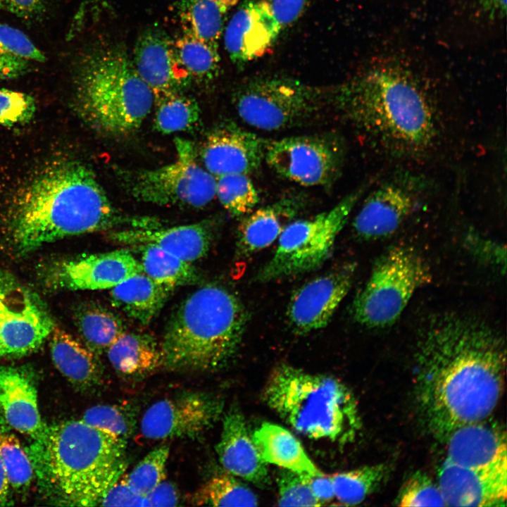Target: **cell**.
<instances>
[{
  "instance_id": "83f0119b",
  "label": "cell",
  "mask_w": 507,
  "mask_h": 507,
  "mask_svg": "<svg viewBox=\"0 0 507 507\" xmlns=\"http://www.w3.org/2000/svg\"><path fill=\"white\" fill-rule=\"evenodd\" d=\"M173 290L141 273L112 287L109 296L115 308L147 325L158 314Z\"/></svg>"
},
{
  "instance_id": "277c9868",
  "label": "cell",
  "mask_w": 507,
  "mask_h": 507,
  "mask_svg": "<svg viewBox=\"0 0 507 507\" xmlns=\"http://www.w3.org/2000/svg\"><path fill=\"white\" fill-rule=\"evenodd\" d=\"M126 447V439L80 419L46 425L26 451L51 503L94 506L124 472Z\"/></svg>"
},
{
  "instance_id": "bcb514c9",
  "label": "cell",
  "mask_w": 507,
  "mask_h": 507,
  "mask_svg": "<svg viewBox=\"0 0 507 507\" xmlns=\"http://www.w3.org/2000/svg\"><path fill=\"white\" fill-rule=\"evenodd\" d=\"M145 497L134 492L128 485L127 475L122 476L103 495L99 506H144Z\"/></svg>"
},
{
  "instance_id": "9f6ffc18",
  "label": "cell",
  "mask_w": 507,
  "mask_h": 507,
  "mask_svg": "<svg viewBox=\"0 0 507 507\" xmlns=\"http://www.w3.org/2000/svg\"><path fill=\"white\" fill-rule=\"evenodd\" d=\"M2 8H4V4H3L2 0H0V10H1Z\"/></svg>"
},
{
  "instance_id": "4316f807",
  "label": "cell",
  "mask_w": 507,
  "mask_h": 507,
  "mask_svg": "<svg viewBox=\"0 0 507 507\" xmlns=\"http://www.w3.org/2000/svg\"><path fill=\"white\" fill-rule=\"evenodd\" d=\"M50 335L51 358L61 373L80 389L98 386L103 373L98 354L60 328L54 327Z\"/></svg>"
},
{
  "instance_id": "b9f144b4",
  "label": "cell",
  "mask_w": 507,
  "mask_h": 507,
  "mask_svg": "<svg viewBox=\"0 0 507 507\" xmlns=\"http://www.w3.org/2000/svg\"><path fill=\"white\" fill-rule=\"evenodd\" d=\"M396 501L400 506H446L438 484L420 472L408 478Z\"/></svg>"
},
{
  "instance_id": "5b68a950",
  "label": "cell",
  "mask_w": 507,
  "mask_h": 507,
  "mask_svg": "<svg viewBox=\"0 0 507 507\" xmlns=\"http://www.w3.org/2000/svg\"><path fill=\"white\" fill-rule=\"evenodd\" d=\"M249 320L242 301L227 288L206 284L179 305L164 331L163 366L210 371L225 366L237 352Z\"/></svg>"
},
{
  "instance_id": "ee69618b",
  "label": "cell",
  "mask_w": 507,
  "mask_h": 507,
  "mask_svg": "<svg viewBox=\"0 0 507 507\" xmlns=\"http://www.w3.org/2000/svg\"><path fill=\"white\" fill-rule=\"evenodd\" d=\"M36 111L34 99L23 92L0 88V124L13 126L31 120Z\"/></svg>"
},
{
  "instance_id": "484cf974",
  "label": "cell",
  "mask_w": 507,
  "mask_h": 507,
  "mask_svg": "<svg viewBox=\"0 0 507 507\" xmlns=\"http://www.w3.org/2000/svg\"><path fill=\"white\" fill-rule=\"evenodd\" d=\"M304 203L303 196L291 195L248 213L237 228L238 254L248 256L273 244Z\"/></svg>"
},
{
  "instance_id": "7a4b0ae2",
  "label": "cell",
  "mask_w": 507,
  "mask_h": 507,
  "mask_svg": "<svg viewBox=\"0 0 507 507\" xmlns=\"http://www.w3.org/2000/svg\"><path fill=\"white\" fill-rule=\"evenodd\" d=\"M7 229L20 254L64 237L96 231L149 228L158 220L130 216L116 208L96 175L75 159L51 162L18 192Z\"/></svg>"
},
{
  "instance_id": "f6af8a7d",
  "label": "cell",
  "mask_w": 507,
  "mask_h": 507,
  "mask_svg": "<svg viewBox=\"0 0 507 507\" xmlns=\"http://www.w3.org/2000/svg\"><path fill=\"white\" fill-rule=\"evenodd\" d=\"M0 54L27 61L44 62L45 56L22 31L0 23Z\"/></svg>"
},
{
  "instance_id": "ac0fdd59",
  "label": "cell",
  "mask_w": 507,
  "mask_h": 507,
  "mask_svg": "<svg viewBox=\"0 0 507 507\" xmlns=\"http://www.w3.org/2000/svg\"><path fill=\"white\" fill-rule=\"evenodd\" d=\"M132 60L155 99L179 93L192 80L177 57L175 40L158 27L146 28L138 36Z\"/></svg>"
},
{
  "instance_id": "3957f363",
  "label": "cell",
  "mask_w": 507,
  "mask_h": 507,
  "mask_svg": "<svg viewBox=\"0 0 507 507\" xmlns=\"http://www.w3.org/2000/svg\"><path fill=\"white\" fill-rule=\"evenodd\" d=\"M332 101L393 155H422L439 136L433 102L411 76L394 67L369 69L334 91Z\"/></svg>"
},
{
  "instance_id": "f35d334b",
  "label": "cell",
  "mask_w": 507,
  "mask_h": 507,
  "mask_svg": "<svg viewBox=\"0 0 507 507\" xmlns=\"http://www.w3.org/2000/svg\"><path fill=\"white\" fill-rule=\"evenodd\" d=\"M215 197L237 217L251 213L259 201L258 192L248 175L240 173L215 177Z\"/></svg>"
},
{
  "instance_id": "603a6c76",
  "label": "cell",
  "mask_w": 507,
  "mask_h": 507,
  "mask_svg": "<svg viewBox=\"0 0 507 507\" xmlns=\"http://www.w3.org/2000/svg\"><path fill=\"white\" fill-rule=\"evenodd\" d=\"M34 375L27 368L0 365V413L14 430L37 438L44 430Z\"/></svg>"
},
{
  "instance_id": "c3c4849f",
  "label": "cell",
  "mask_w": 507,
  "mask_h": 507,
  "mask_svg": "<svg viewBox=\"0 0 507 507\" xmlns=\"http://www.w3.org/2000/svg\"><path fill=\"white\" fill-rule=\"evenodd\" d=\"M472 250L479 258L483 259L485 262L496 265L501 268L506 267V250L501 245L486 240L479 237H470L468 239Z\"/></svg>"
},
{
  "instance_id": "9a60e30c",
  "label": "cell",
  "mask_w": 507,
  "mask_h": 507,
  "mask_svg": "<svg viewBox=\"0 0 507 507\" xmlns=\"http://www.w3.org/2000/svg\"><path fill=\"white\" fill-rule=\"evenodd\" d=\"M221 400L204 392L189 391L158 401L142 416V434L151 439H194L219 418Z\"/></svg>"
},
{
  "instance_id": "6da1fadb",
  "label": "cell",
  "mask_w": 507,
  "mask_h": 507,
  "mask_svg": "<svg viewBox=\"0 0 507 507\" xmlns=\"http://www.w3.org/2000/svg\"><path fill=\"white\" fill-rule=\"evenodd\" d=\"M417 403L428 430L446 439L457 428L486 420L502 396L505 340L472 318H434L417 345Z\"/></svg>"
},
{
  "instance_id": "9c48e42d",
  "label": "cell",
  "mask_w": 507,
  "mask_h": 507,
  "mask_svg": "<svg viewBox=\"0 0 507 507\" xmlns=\"http://www.w3.org/2000/svg\"><path fill=\"white\" fill-rule=\"evenodd\" d=\"M364 192L365 187L359 188L328 211L289 223L278 237L273 255L256 274V280L268 282L320 267L330 256L338 234Z\"/></svg>"
},
{
  "instance_id": "681fc988",
  "label": "cell",
  "mask_w": 507,
  "mask_h": 507,
  "mask_svg": "<svg viewBox=\"0 0 507 507\" xmlns=\"http://www.w3.org/2000/svg\"><path fill=\"white\" fill-rule=\"evenodd\" d=\"M144 497V506H175L179 502L177 489L169 482H161Z\"/></svg>"
},
{
  "instance_id": "f907efd6",
  "label": "cell",
  "mask_w": 507,
  "mask_h": 507,
  "mask_svg": "<svg viewBox=\"0 0 507 507\" xmlns=\"http://www.w3.org/2000/svg\"><path fill=\"white\" fill-rule=\"evenodd\" d=\"M307 482L312 493L322 506L334 499L332 483L329 475L324 473L318 475H301Z\"/></svg>"
},
{
  "instance_id": "f1b7e54d",
  "label": "cell",
  "mask_w": 507,
  "mask_h": 507,
  "mask_svg": "<svg viewBox=\"0 0 507 507\" xmlns=\"http://www.w3.org/2000/svg\"><path fill=\"white\" fill-rule=\"evenodd\" d=\"M252 439L266 463L299 475L314 476L323 474L308 457L301 442L284 427L264 423L254 431Z\"/></svg>"
},
{
  "instance_id": "d590c367",
  "label": "cell",
  "mask_w": 507,
  "mask_h": 507,
  "mask_svg": "<svg viewBox=\"0 0 507 507\" xmlns=\"http://www.w3.org/2000/svg\"><path fill=\"white\" fill-rule=\"evenodd\" d=\"M156 101L158 102L154 126L162 134L191 130L200 120L201 111L197 101L180 92L156 98Z\"/></svg>"
},
{
  "instance_id": "30bf717a",
  "label": "cell",
  "mask_w": 507,
  "mask_h": 507,
  "mask_svg": "<svg viewBox=\"0 0 507 507\" xmlns=\"http://www.w3.org/2000/svg\"><path fill=\"white\" fill-rule=\"evenodd\" d=\"M176 159L154 169L118 172L125 190L135 199L165 206L202 208L215 197V177L201 166L192 142L177 138Z\"/></svg>"
},
{
  "instance_id": "db71d44e",
  "label": "cell",
  "mask_w": 507,
  "mask_h": 507,
  "mask_svg": "<svg viewBox=\"0 0 507 507\" xmlns=\"http://www.w3.org/2000/svg\"><path fill=\"white\" fill-rule=\"evenodd\" d=\"M11 489L6 471L0 458V506L12 504Z\"/></svg>"
},
{
  "instance_id": "52a82bcc",
  "label": "cell",
  "mask_w": 507,
  "mask_h": 507,
  "mask_svg": "<svg viewBox=\"0 0 507 507\" xmlns=\"http://www.w3.org/2000/svg\"><path fill=\"white\" fill-rule=\"evenodd\" d=\"M263 398L297 432L311 439L344 444L361 427L353 394L331 375L282 363L270 373Z\"/></svg>"
},
{
  "instance_id": "7dc6e473",
  "label": "cell",
  "mask_w": 507,
  "mask_h": 507,
  "mask_svg": "<svg viewBox=\"0 0 507 507\" xmlns=\"http://www.w3.org/2000/svg\"><path fill=\"white\" fill-rule=\"evenodd\" d=\"M309 0H268L275 18L282 30L294 23L303 15Z\"/></svg>"
},
{
  "instance_id": "7bdbcfd3",
  "label": "cell",
  "mask_w": 507,
  "mask_h": 507,
  "mask_svg": "<svg viewBox=\"0 0 507 507\" xmlns=\"http://www.w3.org/2000/svg\"><path fill=\"white\" fill-rule=\"evenodd\" d=\"M278 505L280 506H320L302 476L282 469L277 476Z\"/></svg>"
},
{
  "instance_id": "8fae6325",
  "label": "cell",
  "mask_w": 507,
  "mask_h": 507,
  "mask_svg": "<svg viewBox=\"0 0 507 507\" xmlns=\"http://www.w3.org/2000/svg\"><path fill=\"white\" fill-rule=\"evenodd\" d=\"M328 96L293 78L258 77L243 82L234 92L233 101L244 123L273 131L304 122L321 110Z\"/></svg>"
},
{
  "instance_id": "7c38bea8",
  "label": "cell",
  "mask_w": 507,
  "mask_h": 507,
  "mask_svg": "<svg viewBox=\"0 0 507 507\" xmlns=\"http://www.w3.org/2000/svg\"><path fill=\"white\" fill-rule=\"evenodd\" d=\"M344 142L337 136L303 135L267 142L264 160L277 174L303 186H328L340 174Z\"/></svg>"
},
{
  "instance_id": "f5cc1de1",
  "label": "cell",
  "mask_w": 507,
  "mask_h": 507,
  "mask_svg": "<svg viewBox=\"0 0 507 507\" xmlns=\"http://www.w3.org/2000/svg\"><path fill=\"white\" fill-rule=\"evenodd\" d=\"M28 68L29 61L0 54V80L18 77L25 73Z\"/></svg>"
},
{
  "instance_id": "cb8c5ba5",
  "label": "cell",
  "mask_w": 507,
  "mask_h": 507,
  "mask_svg": "<svg viewBox=\"0 0 507 507\" xmlns=\"http://www.w3.org/2000/svg\"><path fill=\"white\" fill-rule=\"evenodd\" d=\"M215 450L220 463L230 474L260 487L268 483L267 463L249 433L244 418L235 408L224 416Z\"/></svg>"
},
{
  "instance_id": "1f68e13d",
  "label": "cell",
  "mask_w": 507,
  "mask_h": 507,
  "mask_svg": "<svg viewBox=\"0 0 507 507\" xmlns=\"http://www.w3.org/2000/svg\"><path fill=\"white\" fill-rule=\"evenodd\" d=\"M239 0H180L178 14L184 33L218 42L229 11Z\"/></svg>"
},
{
  "instance_id": "d6a6232c",
  "label": "cell",
  "mask_w": 507,
  "mask_h": 507,
  "mask_svg": "<svg viewBox=\"0 0 507 507\" xmlns=\"http://www.w3.org/2000/svg\"><path fill=\"white\" fill-rule=\"evenodd\" d=\"M143 273L156 282L175 289L200 281L196 268L177 256L154 245L142 247Z\"/></svg>"
},
{
  "instance_id": "f546056e",
  "label": "cell",
  "mask_w": 507,
  "mask_h": 507,
  "mask_svg": "<svg viewBox=\"0 0 507 507\" xmlns=\"http://www.w3.org/2000/svg\"><path fill=\"white\" fill-rule=\"evenodd\" d=\"M106 352L112 367L125 377H142L163 365L161 345L146 333L125 332Z\"/></svg>"
},
{
  "instance_id": "4fadbf2b",
  "label": "cell",
  "mask_w": 507,
  "mask_h": 507,
  "mask_svg": "<svg viewBox=\"0 0 507 507\" xmlns=\"http://www.w3.org/2000/svg\"><path fill=\"white\" fill-rule=\"evenodd\" d=\"M54 327L38 296L11 277H0V356L33 352Z\"/></svg>"
},
{
  "instance_id": "8992f818",
  "label": "cell",
  "mask_w": 507,
  "mask_h": 507,
  "mask_svg": "<svg viewBox=\"0 0 507 507\" xmlns=\"http://www.w3.org/2000/svg\"><path fill=\"white\" fill-rule=\"evenodd\" d=\"M155 102L123 46L111 42L84 55L76 75L75 104L81 117L101 134L135 132Z\"/></svg>"
},
{
  "instance_id": "44dd1931",
  "label": "cell",
  "mask_w": 507,
  "mask_h": 507,
  "mask_svg": "<svg viewBox=\"0 0 507 507\" xmlns=\"http://www.w3.org/2000/svg\"><path fill=\"white\" fill-rule=\"evenodd\" d=\"M281 30L268 0L245 1L225 27V47L232 63L242 67L270 51Z\"/></svg>"
},
{
  "instance_id": "ab89813d",
  "label": "cell",
  "mask_w": 507,
  "mask_h": 507,
  "mask_svg": "<svg viewBox=\"0 0 507 507\" xmlns=\"http://www.w3.org/2000/svg\"><path fill=\"white\" fill-rule=\"evenodd\" d=\"M138 410L132 404H101L88 408L81 420L97 429L126 439L136 429Z\"/></svg>"
},
{
  "instance_id": "e575fe53",
  "label": "cell",
  "mask_w": 507,
  "mask_h": 507,
  "mask_svg": "<svg viewBox=\"0 0 507 507\" xmlns=\"http://www.w3.org/2000/svg\"><path fill=\"white\" fill-rule=\"evenodd\" d=\"M177 57L192 79L209 82L220 70L218 42H208L184 33L175 41Z\"/></svg>"
},
{
  "instance_id": "ba28073f",
  "label": "cell",
  "mask_w": 507,
  "mask_h": 507,
  "mask_svg": "<svg viewBox=\"0 0 507 507\" xmlns=\"http://www.w3.org/2000/svg\"><path fill=\"white\" fill-rule=\"evenodd\" d=\"M431 275L421 256L411 248L394 246L375 261L370 275L352 303L359 324L384 327L401 315L415 292Z\"/></svg>"
},
{
  "instance_id": "d6986e66",
  "label": "cell",
  "mask_w": 507,
  "mask_h": 507,
  "mask_svg": "<svg viewBox=\"0 0 507 507\" xmlns=\"http://www.w3.org/2000/svg\"><path fill=\"white\" fill-rule=\"evenodd\" d=\"M437 484L446 506H505L507 464L469 468L444 460Z\"/></svg>"
},
{
  "instance_id": "ffe728a7",
  "label": "cell",
  "mask_w": 507,
  "mask_h": 507,
  "mask_svg": "<svg viewBox=\"0 0 507 507\" xmlns=\"http://www.w3.org/2000/svg\"><path fill=\"white\" fill-rule=\"evenodd\" d=\"M267 142L232 123L222 124L206 136L200 156L204 168L215 177L249 175L259 168Z\"/></svg>"
},
{
  "instance_id": "816d5d0a",
  "label": "cell",
  "mask_w": 507,
  "mask_h": 507,
  "mask_svg": "<svg viewBox=\"0 0 507 507\" xmlns=\"http://www.w3.org/2000/svg\"><path fill=\"white\" fill-rule=\"evenodd\" d=\"M4 7L20 17L28 18L37 15L44 6V0H2Z\"/></svg>"
},
{
  "instance_id": "836d02e7",
  "label": "cell",
  "mask_w": 507,
  "mask_h": 507,
  "mask_svg": "<svg viewBox=\"0 0 507 507\" xmlns=\"http://www.w3.org/2000/svg\"><path fill=\"white\" fill-rule=\"evenodd\" d=\"M389 467L380 463L329 475L339 505L354 506L364 501L387 479Z\"/></svg>"
},
{
  "instance_id": "5bb4252c",
  "label": "cell",
  "mask_w": 507,
  "mask_h": 507,
  "mask_svg": "<svg viewBox=\"0 0 507 507\" xmlns=\"http://www.w3.org/2000/svg\"><path fill=\"white\" fill-rule=\"evenodd\" d=\"M425 181L406 173L392 175L364 199L353 228L360 238L378 239L394 234L424 196Z\"/></svg>"
},
{
  "instance_id": "74e56055",
  "label": "cell",
  "mask_w": 507,
  "mask_h": 507,
  "mask_svg": "<svg viewBox=\"0 0 507 507\" xmlns=\"http://www.w3.org/2000/svg\"><path fill=\"white\" fill-rule=\"evenodd\" d=\"M198 505L215 506H256L254 492L233 476L223 474L208 480L194 496Z\"/></svg>"
},
{
  "instance_id": "e0dca14e",
  "label": "cell",
  "mask_w": 507,
  "mask_h": 507,
  "mask_svg": "<svg viewBox=\"0 0 507 507\" xmlns=\"http://www.w3.org/2000/svg\"><path fill=\"white\" fill-rule=\"evenodd\" d=\"M354 273V264L343 265L296 289L287 309L293 331L306 334L325 327L351 289Z\"/></svg>"
},
{
  "instance_id": "11a10c76",
  "label": "cell",
  "mask_w": 507,
  "mask_h": 507,
  "mask_svg": "<svg viewBox=\"0 0 507 507\" xmlns=\"http://www.w3.org/2000/svg\"><path fill=\"white\" fill-rule=\"evenodd\" d=\"M480 4L491 17L504 16L506 11V0H478Z\"/></svg>"
},
{
  "instance_id": "4dcf8cb0",
  "label": "cell",
  "mask_w": 507,
  "mask_h": 507,
  "mask_svg": "<svg viewBox=\"0 0 507 507\" xmlns=\"http://www.w3.org/2000/svg\"><path fill=\"white\" fill-rule=\"evenodd\" d=\"M74 322L83 342L98 355L106 351L125 332V324L119 315L94 301L77 306Z\"/></svg>"
},
{
  "instance_id": "7402d4cb",
  "label": "cell",
  "mask_w": 507,
  "mask_h": 507,
  "mask_svg": "<svg viewBox=\"0 0 507 507\" xmlns=\"http://www.w3.org/2000/svg\"><path fill=\"white\" fill-rule=\"evenodd\" d=\"M215 231L214 222L206 220L170 227L122 228L108 231L107 237L114 243L134 248L154 245L191 263L207 254Z\"/></svg>"
},
{
  "instance_id": "60d3db41",
  "label": "cell",
  "mask_w": 507,
  "mask_h": 507,
  "mask_svg": "<svg viewBox=\"0 0 507 507\" xmlns=\"http://www.w3.org/2000/svg\"><path fill=\"white\" fill-rule=\"evenodd\" d=\"M169 453L170 448L165 444L150 451L127 475L130 487L137 494L145 496L163 482Z\"/></svg>"
},
{
  "instance_id": "d4e9b609",
  "label": "cell",
  "mask_w": 507,
  "mask_h": 507,
  "mask_svg": "<svg viewBox=\"0 0 507 507\" xmlns=\"http://www.w3.org/2000/svg\"><path fill=\"white\" fill-rule=\"evenodd\" d=\"M445 461L469 468L507 464L505 432L485 420L460 427L446 439Z\"/></svg>"
},
{
  "instance_id": "2e32d148",
  "label": "cell",
  "mask_w": 507,
  "mask_h": 507,
  "mask_svg": "<svg viewBox=\"0 0 507 507\" xmlns=\"http://www.w3.org/2000/svg\"><path fill=\"white\" fill-rule=\"evenodd\" d=\"M141 273V263L120 249L58 261L46 269L44 277L54 289L96 290L111 289Z\"/></svg>"
},
{
  "instance_id": "8d00e7d4",
  "label": "cell",
  "mask_w": 507,
  "mask_h": 507,
  "mask_svg": "<svg viewBox=\"0 0 507 507\" xmlns=\"http://www.w3.org/2000/svg\"><path fill=\"white\" fill-rule=\"evenodd\" d=\"M0 413V458L12 489L23 491L30 484L34 469L30 458Z\"/></svg>"
}]
</instances>
